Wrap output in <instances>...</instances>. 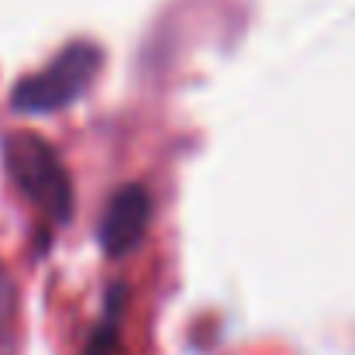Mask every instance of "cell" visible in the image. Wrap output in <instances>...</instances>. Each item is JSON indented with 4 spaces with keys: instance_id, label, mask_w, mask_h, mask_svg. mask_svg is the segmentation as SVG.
Returning <instances> with one entry per match:
<instances>
[{
    "instance_id": "cell-1",
    "label": "cell",
    "mask_w": 355,
    "mask_h": 355,
    "mask_svg": "<svg viewBox=\"0 0 355 355\" xmlns=\"http://www.w3.org/2000/svg\"><path fill=\"white\" fill-rule=\"evenodd\" d=\"M3 162L17 190L55 225L73 218V180L55 148L31 131H14L3 141Z\"/></svg>"
},
{
    "instance_id": "cell-2",
    "label": "cell",
    "mask_w": 355,
    "mask_h": 355,
    "mask_svg": "<svg viewBox=\"0 0 355 355\" xmlns=\"http://www.w3.org/2000/svg\"><path fill=\"white\" fill-rule=\"evenodd\" d=\"M97 69H101V49L94 42H73L42 73L24 76L14 87L10 104L21 114H49V111L69 107L94 83Z\"/></svg>"
},
{
    "instance_id": "cell-3",
    "label": "cell",
    "mask_w": 355,
    "mask_h": 355,
    "mask_svg": "<svg viewBox=\"0 0 355 355\" xmlns=\"http://www.w3.org/2000/svg\"><path fill=\"white\" fill-rule=\"evenodd\" d=\"M152 221V197L141 183H124L101 218V245L111 259H121L141 245Z\"/></svg>"
},
{
    "instance_id": "cell-4",
    "label": "cell",
    "mask_w": 355,
    "mask_h": 355,
    "mask_svg": "<svg viewBox=\"0 0 355 355\" xmlns=\"http://www.w3.org/2000/svg\"><path fill=\"white\" fill-rule=\"evenodd\" d=\"M21 349V304L10 272L0 266V355H17Z\"/></svg>"
}]
</instances>
